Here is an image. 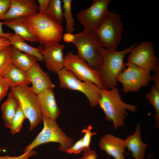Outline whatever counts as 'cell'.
<instances>
[{
    "instance_id": "836d02e7",
    "label": "cell",
    "mask_w": 159,
    "mask_h": 159,
    "mask_svg": "<svg viewBox=\"0 0 159 159\" xmlns=\"http://www.w3.org/2000/svg\"><path fill=\"white\" fill-rule=\"evenodd\" d=\"M97 157L95 151L90 148L84 151L82 156L78 159H97Z\"/></svg>"
},
{
    "instance_id": "52a82bcc",
    "label": "cell",
    "mask_w": 159,
    "mask_h": 159,
    "mask_svg": "<svg viewBox=\"0 0 159 159\" xmlns=\"http://www.w3.org/2000/svg\"><path fill=\"white\" fill-rule=\"evenodd\" d=\"M11 89L29 121L30 130H32L43 120L37 95L28 85H21Z\"/></svg>"
},
{
    "instance_id": "1f68e13d",
    "label": "cell",
    "mask_w": 159,
    "mask_h": 159,
    "mask_svg": "<svg viewBox=\"0 0 159 159\" xmlns=\"http://www.w3.org/2000/svg\"><path fill=\"white\" fill-rule=\"evenodd\" d=\"M37 152L32 150L31 151L24 152L23 154L18 156H10L6 155L0 156V159H28L33 156L37 154Z\"/></svg>"
},
{
    "instance_id": "8992f818",
    "label": "cell",
    "mask_w": 159,
    "mask_h": 159,
    "mask_svg": "<svg viewBox=\"0 0 159 159\" xmlns=\"http://www.w3.org/2000/svg\"><path fill=\"white\" fill-rule=\"evenodd\" d=\"M123 31L119 15L109 11L94 32L102 47L116 49L121 40Z\"/></svg>"
},
{
    "instance_id": "7a4b0ae2",
    "label": "cell",
    "mask_w": 159,
    "mask_h": 159,
    "mask_svg": "<svg viewBox=\"0 0 159 159\" xmlns=\"http://www.w3.org/2000/svg\"><path fill=\"white\" fill-rule=\"evenodd\" d=\"M30 30L42 45L59 43L62 39L63 27L46 14L37 12L25 18Z\"/></svg>"
},
{
    "instance_id": "30bf717a",
    "label": "cell",
    "mask_w": 159,
    "mask_h": 159,
    "mask_svg": "<svg viewBox=\"0 0 159 159\" xmlns=\"http://www.w3.org/2000/svg\"><path fill=\"white\" fill-rule=\"evenodd\" d=\"M64 68L80 80L92 82L100 88H103L99 71L92 69L85 61L72 52L64 56Z\"/></svg>"
},
{
    "instance_id": "d6a6232c",
    "label": "cell",
    "mask_w": 159,
    "mask_h": 159,
    "mask_svg": "<svg viewBox=\"0 0 159 159\" xmlns=\"http://www.w3.org/2000/svg\"><path fill=\"white\" fill-rule=\"evenodd\" d=\"M10 3L11 0H0V20L8 10Z\"/></svg>"
},
{
    "instance_id": "ba28073f",
    "label": "cell",
    "mask_w": 159,
    "mask_h": 159,
    "mask_svg": "<svg viewBox=\"0 0 159 159\" xmlns=\"http://www.w3.org/2000/svg\"><path fill=\"white\" fill-rule=\"evenodd\" d=\"M56 73L61 88L82 92L87 97L92 107L99 105L101 89L92 82L80 80L72 73L64 68Z\"/></svg>"
},
{
    "instance_id": "2e32d148",
    "label": "cell",
    "mask_w": 159,
    "mask_h": 159,
    "mask_svg": "<svg viewBox=\"0 0 159 159\" xmlns=\"http://www.w3.org/2000/svg\"><path fill=\"white\" fill-rule=\"evenodd\" d=\"M99 146L102 150L115 159H125L124 140L111 134H106L102 137Z\"/></svg>"
},
{
    "instance_id": "9c48e42d",
    "label": "cell",
    "mask_w": 159,
    "mask_h": 159,
    "mask_svg": "<svg viewBox=\"0 0 159 159\" xmlns=\"http://www.w3.org/2000/svg\"><path fill=\"white\" fill-rule=\"evenodd\" d=\"M125 69L117 77L121 82L125 92H135L146 87L152 80L150 72L127 62Z\"/></svg>"
},
{
    "instance_id": "f1b7e54d",
    "label": "cell",
    "mask_w": 159,
    "mask_h": 159,
    "mask_svg": "<svg viewBox=\"0 0 159 159\" xmlns=\"http://www.w3.org/2000/svg\"><path fill=\"white\" fill-rule=\"evenodd\" d=\"M93 126L91 125H89L87 127L82 130V132L84 135L82 138L83 145L85 150L90 148V144L92 136L97 134L96 132H92V130Z\"/></svg>"
},
{
    "instance_id": "d6986e66",
    "label": "cell",
    "mask_w": 159,
    "mask_h": 159,
    "mask_svg": "<svg viewBox=\"0 0 159 159\" xmlns=\"http://www.w3.org/2000/svg\"><path fill=\"white\" fill-rule=\"evenodd\" d=\"M25 18H21L2 22L3 25L12 29L14 34L25 41L38 42L25 22Z\"/></svg>"
},
{
    "instance_id": "603a6c76",
    "label": "cell",
    "mask_w": 159,
    "mask_h": 159,
    "mask_svg": "<svg viewBox=\"0 0 159 159\" xmlns=\"http://www.w3.org/2000/svg\"><path fill=\"white\" fill-rule=\"evenodd\" d=\"M12 64L26 72L37 61L33 56L22 52L11 45Z\"/></svg>"
},
{
    "instance_id": "e0dca14e",
    "label": "cell",
    "mask_w": 159,
    "mask_h": 159,
    "mask_svg": "<svg viewBox=\"0 0 159 159\" xmlns=\"http://www.w3.org/2000/svg\"><path fill=\"white\" fill-rule=\"evenodd\" d=\"M38 99L42 115L56 120L60 114L53 89L46 90L38 95Z\"/></svg>"
},
{
    "instance_id": "6da1fadb",
    "label": "cell",
    "mask_w": 159,
    "mask_h": 159,
    "mask_svg": "<svg viewBox=\"0 0 159 159\" xmlns=\"http://www.w3.org/2000/svg\"><path fill=\"white\" fill-rule=\"evenodd\" d=\"M98 105L103 111L105 119L112 121L115 129L125 125L127 110L134 112L137 109L135 105L127 103L122 100L116 87L110 89H102Z\"/></svg>"
},
{
    "instance_id": "3957f363",
    "label": "cell",
    "mask_w": 159,
    "mask_h": 159,
    "mask_svg": "<svg viewBox=\"0 0 159 159\" xmlns=\"http://www.w3.org/2000/svg\"><path fill=\"white\" fill-rule=\"evenodd\" d=\"M136 45L133 44L121 51L102 48L103 63L98 71L103 88L110 89L116 87L117 77L126 68L124 58Z\"/></svg>"
},
{
    "instance_id": "4316f807",
    "label": "cell",
    "mask_w": 159,
    "mask_h": 159,
    "mask_svg": "<svg viewBox=\"0 0 159 159\" xmlns=\"http://www.w3.org/2000/svg\"><path fill=\"white\" fill-rule=\"evenodd\" d=\"M12 64L11 45L0 52V78L3 77L8 67Z\"/></svg>"
},
{
    "instance_id": "d590c367",
    "label": "cell",
    "mask_w": 159,
    "mask_h": 159,
    "mask_svg": "<svg viewBox=\"0 0 159 159\" xmlns=\"http://www.w3.org/2000/svg\"><path fill=\"white\" fill-rule=\"evenodd\" d=\"M11 45L9 40L6 38H0V52Z\"/></svg>"
},
{
    "instance_id": "4fadbf2b",
    "label": "cell",
    "mask_w": 159,
    "mask_h": 159,
    "mask_svg": "<svg viewBox=\"0 0 159 159\" xmlns=\"http://www.w3.org/2000/svg\"><path fill=\"white\" fill-rule=\"evenodd\" d=\"M65 47L64 44L59 43L43 47L40 53L49 71L57 73L64 68L63 50Z\"/></svg>"
},
{
    "instance_id": "277c9868",
    "label": "cell",
    "mask_w": 159,
    "mask_h": 159,
    "mask_svg": "<svg viewBox=\"0 0 159 159\" xmlns=\"http://www.w3.org/2000/svg\"><path fill=\"white\" fill-rule=\"evenodd\" d=\"M74 36L72 42L77 48V55L92 69L99 71L103 63V47L95 32L83 30Z\"/></svg>"
},
{
    "instance_id": "ab89813d",
    "label": "cell",
    "mask_w": 159,
    "mask_h": 159,
    "mask_svg": "<svg viewBox=\"0 0 159 159\" xmlns=\"http://www.w3.org/2000/svg\"><path fill=\"white\" fill-rule=\"evenodd\" d=\"M7 148V147L0 148V152L3 151L4 150H5Z\"/></svg>"
},
{
    "instance_id": "8fae6325",
    "label": "cell",
    "mask_w": 159,
    "mask_h": 159,
    "mask_svg": "<svg viewBox=\"0 0 159 159\" xmlns=\"http://www.w3.org/2000/svg\"><path fill=\"white\" fill-rule=\"evenodd\" d=\"M110 0H94L88 8L77 13L78 20L83 26L84 30L95 32L109 11Z\"/></svg>"
},
{
    "instance_id": "7402d4cb",
    "label": "cell",
    "mask_w": 159,
    "mask_h": 159,
    "mask_svg": "<svg viewBox=\"0 0 159 159\" xmlns=\"http://www.w3.org/2000/svg\"><path fill=\"white\" fill-rule=\"evenodd\" d=\"M9 81L10 88L19 86L31 84L26 72L11 64L8 67L4 77Z\"/></svg>"
},
{
    "instance_id": "9a60e30c",
    "label": "cell",
    "mask_w": 159,
    "mask_h": 159,
    "mask_svg": "<svg viewBox=\"0 0 159 159\" xmlns=\"http://www.w3.org/2000/svg\"><path fill=\"white\" fill-rule=\"evenodd\" d=\"M26 72L32 84L31 88L37 95L42 93L47 89H53L55 87L48 74L42 70L37 62Z\"/></svg>"
},
{
    "instance_id": "cb8c5ba5",
    "label": "cell",
    "mask_w": 159,
    "mask_h": 159,
    "mask_svg": "<svg viewBox=\"0 0 159 159\" xmlns=\"http://www.w3.org/2000/svg\"><path fill=\"white\" fill-rule=\"evenodd\" d=\"M61 0H49L46 14L56 22L62 24L63 12Z\"/></svg>"
},
{
    "instance_id": "f546056e",
    "label": "cell",
    "mask_w": 159,
    "mask_h": 159,
    "mask_svg": "<svg viewBox=\"0 0 159 159\" xmlns=\"http://www.w3.org/2000/svg\"><path fill=\"white\" fill-rule=\"evenodd\" d=\"M85 150L82 138L77 141L69 148L65 152L69 154H77Z\"/></svg>"
},
{
    "instance_id": "4dcf8cb0",
    "label": "cell",
    "mask_w": 159,
    "mask_h": 159,
    "mask_svg": "<svg viewBox=\"0 0 159 159\" xmlns=\"http://www.w3.org/2000/svg\"><path fill=\"white\" fill-rule=\"evenodd\" d=\"M9 88V83L4 77L0 78V102L6 95Z\"/></svg>"
},
{
    "instance_id": "e575fe53",
    "label": "cell",
    "mask_w": 159,
    "mask_h": 159,
    "mask_svg": "<svg viewBox=\"0 0 159 159\" xmlns=\"http://www.w3.org/2000/svg\"><path fill=\"white\" fill-rule=\"evenodd\" d=\"M49 0H38L39 12L42 14H46Z\"/></svg>"
},
{
    "instance_id": "ac0fdd59",
    "label": "cell",
    "mask_w": 159,
    "mask_h": 159,
    "mask_svg": "<svg viewBox=\"0 0 159 159\" xmlns=\"http://www.w3.org/2000/svg\"><path fill=\"white\" fill-rule=\"evenodd\" d=\"M140 129V125L138 123L134 132L124 140L125 147L131 153V155L135 159H144L145 150L148 146L147 144L141 139Z\"/></svg>"
},
{
    "instance_id": "5b68a950",
    "label": "cell",
    "mask_w": 159,
    "mask_h": 159,
    "mask_svg": "<svg viewBox=\"0 0 159 159\" xmlns=\"http://www.w3.org/2000/svg\"><path fill=\"white\" fill-rule=\"evenodd\" d=\"M43 127L34 140L23 150L26 152L41 145L50 142L59 143V149L65 151L74 144V139L68 136L58 125L56 120L43 116Z\"/></svg>"
},
{
    "instance_id": "8d00e7d4",
    "label": "cell",
    "mask_w": 159,
    "mask_h": 159,
    "mask_svg": "<svg viewBox=\"0 0 159 159\" xmlns=\"http://www.w3.org/2000/svg\"><path fill=\"white\" fill-rule=\"evenodd\" d=\"M74 34L69 32H67L63 35L62 39L67 42H72L74 38Z\"/></svg>"
},
{
    "instance_id": "ffe728a7",
    "label": "cell",
    "mask_w": 159,
    "mask_h": 159,
    "mask_svg": "<svg viewBox=\"0 0 159 159\" xmlns=\"http://www.w3.org/2000/svg\"><path fill=\"white\" fill-rule=\"evenodd\" d=\"M10 41L11 44L19 51L34 57L37 61H44L41 51L43 46L37 48L33 47L28 44L25 41L15 34L8 32L7 38Z\"/></svg>"
},
{
    "instance_id": "44dd1931",
    "label": "cell",
    "mask_w": 159,
    "mask_h": 159,
    "mask_svg": "<svg viewBox=\"0 0 159 159\" xmlns=\"http://www.w3.org/2000/svg\"><path fill=\"white\" fill-rule=\"evenodd\" d=\"M19 105L16 98L11 90L8 95L6 100L1 106L2 118L6 127L10 128Z\"/></svg>"
},
{
    "instance_id": "d4e9b609",
    "label": "cell",
    "mask_w": 159,
    "mask_h": 159,
    "mask_svg": "<svg viewBox=\"0 0 159 159\" xmlns=\"http://www.w3.org/2000/svg\"><path fill=\"white\" fill-rule=\"evenodd\" d=\"M146 98L154 107L155 111L154 116L155 125L157 128L159 127V89L154 84L150 91L146 95Z\"/></svg>"
},
{
    "instance_id": "484cf974",
    "label": "cell",
    "mask_w": 159,
    "mask_h": 159,
    "mask_svg": "<svg viewBox=\"0 0 159 159\" xmlns=\"http://www.w3.org/2000/svg\"><path fill=\"white\" fill-rule=\"evenodd\" d=\"M62 2L64 10L63 16L65 19L66 23V30L67 32L72 34L75 29L74 19L71 10L72 0H63Z\"/></svg>"
},
{
    "instance_id": "5bb4252c",
    "label": "cell",
    "mask_w": 159,
    "mask_h": 159,
    "mask_svg": "<svg viewBox=\"0 0 159 159\" xmlns=\"http://www.w3.org/2000/svg\"><path fill=\"white\" fill-rule=\"evenodd\" d=\"M39 6L35 0H11L9 7L1 20L4 21L26 18L37 12Z\"/></svg>"
},
{
    "instance_id": "f35d334b",
    "label": "cell",
    "mask_w": 159,
    "mask_h": 159,
    "mask_svg": "<svg viewBox=\"0 0 159 159\" xmlns=\"http://www.w3.org/2000/svg\"><path fill=\"white\" fill-rule=\"evenodd\" d=\"M3 25L2 22L0 21V38H7L9 32L6 33L4 32L2 27Z\"/></svg>"
},
{
    "instance_id": "83f0119b",
    "label": "cell",
    "mask_w": 159,
    "mask_h": 159,
    "mask_svg": "<svg viewBox=\"0 0 159 159\" xmlns=\"http://www.w3.org/2000/svg\"><path fill=\"white\" fill-rule=\"evenodd\" d=\"M26 119L20 105L13 118L9 128L13 135L19 132L25 119Z\"/></svg>"
},
{
    "instance_id": "7c38bea8",
    "label": "cell",
    "mask_w": 159,
    "mask_h": 159,
    "mask_svg": "<svg viewBox=\"0 0 159 159\" xmlns=\"http://www.w3.org/2000/svg\"><path fill=\"white\" fill-rule=\"evenodd\" d=\"M127 62L138 67L155 72L159 69L158 57L152 43L143 41L136 45L129 53Z\"/></svg>"
},
{
    "instance_id": "74e56055",
    "label": "cell",
    "mask_w": 159,
    "mask_h": 159,
    "mask_svg": "<svg viewBox=\"0 0 159 159\" xmlns=\"http://www.w3.org/2000/svg\"><path fill=\"white\" fill-rule=\"evenodd\" d=\"M155 72V74L152 77V80L154 82L155 86L159 89V69Z\"/></svg>"
}]
</instances>
